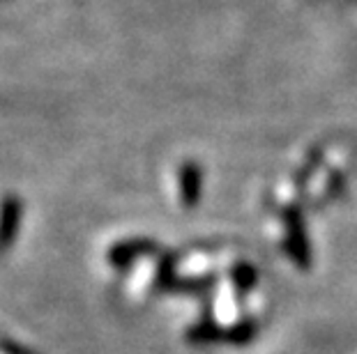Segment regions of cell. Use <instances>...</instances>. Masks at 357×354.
<instances>
[{
    "mask_svg": "<svg viewBox=\"0 0 357 354\" xmlns=\"http://www.w3.org/2000/svg\"><path fill=\"white\" fill-rule=\"evenodd\" d=\"M256 336H258V325L252 320L240 322V325H231V327L203 322V325H194L187 331V341L194 345H215V343L247 345V343H252Z\"/></svg>",
    "mask_w": 357,
    "mask_h": 354,
    "instance_id": "1",
    "label": "cell"
},
{
    "mask_svg": "<svg viewBox=\"0 0 357 354\" xmlns=\"http://www.w3.org/2000/svg\"><path fill=\"white\" fill-rule=\"evenodd\" d=\"M284 246L286 253L300 269L311 267V242L307 237L305 218L295 205L284 209Z\"/></svg>",
    "mask_w": 357,
    "mask_h": 354,
    "instance_id": "2",
    "label": "cell"
},
{
    "mask_svg": "<svg viewBox=\"0 0 357 354\" xmlns=\"http://www.w3.org/2000/svg\"><path fill=\"white\" fill-rule=\"evenodd\" d=\"M157 253V244L153 239L146 237H136V239H123L116 246H111L109 251V262L113 267L125 269L129 265H134L139 258H148V255Z\"/></svg>",
    "mask_w": 357,
    "mask_h": 354,
    "instance_id": "3",
    "label": "cell"
},
{
    "mask_svg": "<svg viewBox=\"0 0 357 354\" xmlns=\"http://www.w3.org/2000/svg\"><path fill=\"white\" fill-rule=\"evenodd\" d=\"M21 214H24V207H21L19 195L10 193L0 198V253L7 251L17 239Z\"/></svg>",
    "mask_w": 357,
    "mask_h": 354,
    "instance_id": "4",
    "label": "cell"
},
{
    "mask_svg": "<svg viewBox=\"0 0 357 354\" xmlns=\"http://www.w3.org/2000/svg\"><path fill=\"white\" fill-rule=\"evenodd\" d=\"M178 193L180 202L187 209L196 207L203 195V168L196 161H185L178 170Z\"/></svg>",
    "mask_w": 357,
    "mask_h": 354,
    "instance_id": "5",
    "label": "cell"
},
{
    "mask_svg": "<svg viewBox=\"0 0 357 354\" xmlns=\"http://www.w3.org/2000/svg\"><path fill=\"white\" fill-rule=\"evenodd\" d=\"M231 278H233V285L240 292H249L256 288L258 272H256V267L249 265V262H238V265L231 269Z\"/></svg>",
    "mask_w": 357,
    "mask_h": 354,
    "instance_id": "6",
    "label": "cell"
}]
</instances>
